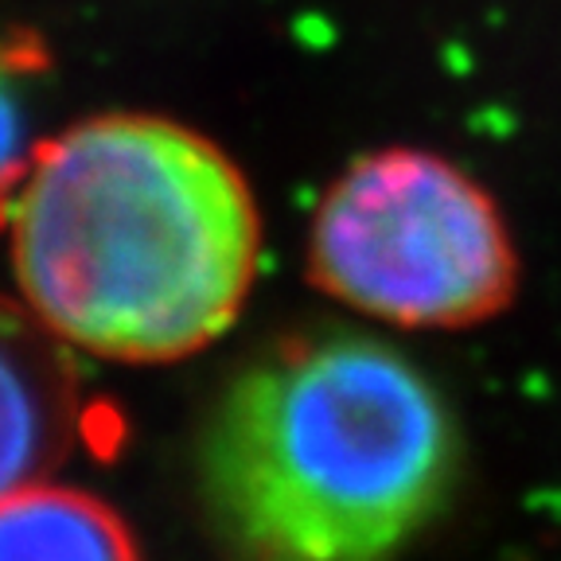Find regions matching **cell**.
Masks as SVG:
<instances>
[{"label":"cell","mask_w":561,"mask_h":561,"mask_svg":"<svg viewBox=\"0 0 561 561\" xmlns=\"http://www.w3.org/2000/svg\"><path fill=\"white\" fill-rule=\"evenodd\" d=\"M262 254L245 175L203 133L102 114L32 152L12 195L20 300L67 347L175 363L242 312Z\"/></svg>","instance_id":"obj_1"},{"label":"cell","mask_w":561,"mask_h":561,"mask_svg":"<svg viewBox=\"0 0 561 561\" xmlns=\"http://www.w3.org/2000/svg\"><path fill=\"white\" fill-rule=\"evenodd\" d=\"M460 430L402 351L308 328L234 370L203 421L195 480L238 561H394L445 511Z\"/></svg>","instance_id":"obj_2"},{"label":"cell","mask_w":561,"mask_h":561,"mask_svg":"<svg viewBox=\"0 0 561 561\" xmlns=\"http://www.w3.org/2000/svg\"><path fill=\"white\" fill-rule=\"evenodd\" d=\"M308 280L398 328H476L518 293L500 203L437 152H367L332 180L308 227Z\"/></svg>","instance_id":"obj_3"},{"label":"cell","mask_w":561,"mask_h":561,"mask_svg":"<svg viewBox=\"0 0 561 561\" xmlns=\"http://www.w3.org/2000/svg\"><path fill=\"white\" fill-rule=\"evenodd\" d=\"M79 430L82 386L67 343L24 300L0 297V500L51 480Z\"/></svg>","instance_id":"obj_4"},{"label":"cell","mask_w":561,"mask_h":561,"mask_svg":"<svg viewBox=\"0 0 561 561\" xmlns=\"http://www.w3.org/2000/svg\"><path fill=\"white\" fill-rule=\"evenodd\" d=\"M0 561H140V546L102 495L44 480L0 500Z\"/></svg>","instance_id":"obj_5"},{"label":"cell","mask_w":561,"mask_h":561,"mask_svg":"<svg viewBox=\"0 0 561 561\" xmlns=\"http://www.w3.org/2000/svg\"><path fill=\"white\" fill-rule=\"evenodd\" d=\"M27 164L32 157H27V122L24 105H20L16 67L0 47V199L16 195Z\"/></svg>","instance_id":"obj_6"}]
</instances>
